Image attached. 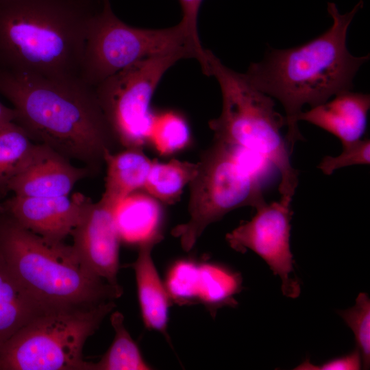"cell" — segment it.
<instances>
[{
  "label": "cell",
  "mask_w": 370,
  "mask_h": 370,
  "mask_svg": "<svg viewBox=\"0 0 370 370\" xmlns=\"http://www.w3.org/2000/svg\"><path fill=\"white\" fill-rule=\"evenodd\" d=\"M0 93L13 105L14 122L38 144L97 173L119 145L95 89L80 79L47 77L0 69Z\"/></svg>",
  "instance_id": "cell-1"
},
{
  "label": "cell",
  "mask_w": 370,
  "mask_h": 370,
  "mask_svg": "<svg viewBox=\"0 0 370 370\" xmlns=\"http://www.w3.org/2000/svg\"><path fill=\"white\" fill-rule=\"evenodd\" d=\"M338 314L354 334L356 348L359 350L362 367L370 366V299L367 293H360L354 306L339 310Z\"/></svg>",
  "instance_id": "cell-23"
},
{
  "label": "cell",
  "mask_w": 370,
  "mask_h": 370,
  "mask_svg": "<svg viewBox=\"0 0 370 370\" xmlns=\"http://www.w3.org/2000/svg\"><path fill=\"white\" fill-rule=\"evenodd\" d=\"M16 113L13 108H10L0 102V125L14 122Z\"/></svg>",
  "instance_id": "cell-27"
},
{
  "label": "cell",
  "mask_w": 370,
  "mask_h": 370,
  "mask_svg": "<svg viewBox=\"0 0 370 370\" xmlns=\"http://www.w3.org/2000/svg\"><path fill=\"white\" fill-rule=\"evenodd\" d=\"M292 199L281 196L278 201H264L255 208L252 218L227 234L225 240L237 252L249 249L258 255L273 274L280 278L283 295L296 298L300 294L301 284L294 273L290 245Z\"/></svg>",
  "instance_id": "cell-10"
},
{
  "label": "cell",
  "mask_w": 370,
  "mask_h": 370,
  "mask_svg": "<svg viewBox=\"0 0 370 370\" xmlns=\"http://www.w3.org/2000/svg\"><path fill=\"white\" fill-rule=\"evenodd\" d=\"M69 160L38 144L28 164L9 183L8 191L29 197L69 195L79 180L93 173L88 167L75 166Z\"/></svg>",
  "instance_id": "cell-13"
},
{
  "label": "cell",
  "mask_w": 370,
  "mask_h": 370,
  "mask_svg": "<svg viewBox=\"0 0 370 370\" xmlns=\"http://www.w3.org/2000/svg\"><path fill=\"white\" fill-rule=\"evenodd\" d=\"M38 143L15 122L0 125V193L8 191V186L34 154Z\"/></svg>",
  "instance_id": "cell-20"
},
{
  "label": "cell",
  "mask_w": 370,
  "mask_h": 370,
  "mask_svg": "<svg viewBox=\"0 0 370 370\" xmlns=\"http://www.w3.org/2000/svg\"><path fill=\"white\" fill-rule=\"evenodd\" d=\"M370 140L359 139L343 146L342 153L337 156H327L318 165L325 175H330L338 169L352 165H369L370 162Z\"/></svg>",
  "instance_id": "cell-24"
},
{
  "label": "cell",
  "mask_w": 370,
  "mask_h": 370,
  "mask_svg": "<svg viewBox=\"0 0 370 370\" xmlns=\"http://www.w3.org/2000/svg\"><path fill=\"white\" fill-rule=\"evenodd\" d=\"M362 367V358L359 350L356 347L349 354L337 357L316 365L306 360L295 369L299 370H358Z\"/></svg>",
  "instance_id": "cell-25"
},
{
  "label": "cell",
  "mask_w": 370,
  "mask_h": 370,
  "mask_svg": "<svg viewBox=\"0 0 370 370\" xmlns=\"http://www.w3.org/2000/svg\"><path fill=\"white\" fill-rule=\"evenodd\" d=\"M45 312L0 259V349L15 333Z\"/></svg>",
  "instance_id": "cell-17"
},
{
  "label": "cell",
  "mask_w": 370,
  "mask_h": 370,
  "mask_svg": "<svg viewBox=\"0 0 370 370\" xmlns=\"http://www.w3.org/2000/svg\"><path fill=\"white\" fill-rule=\"evenodd\" d=\"M115 306L40 314L1 347L0 370H90L83 348Z\"/></svg>",
  "instance_id": "cell-8"
},
{
  "label": "cell",
  "mask_w": 370,
  "mask_h": 370,
  "mask_svg": "<svg viewBox=\"0 0 370 370\" xmlns=\"http://www.w3.org/2000/svg\"><path fill=\"white\" fill-rule=\"evenodd\" d=\"M162 239L160 230L139 242L135 273L138 299L145 327L162 334L166 338L171 296L156 267L151 256L154 246Z\"/></svg>",
  "instance_id": "cell-15"
},
{
  "label": "cell",
  "mask_w": 370,
  "mask_h": 370,
  "mask_svg": "<svg viewBox=\"0 0 370 370\" xmlns=\"http://www.w3.org/2000/svg\"><path fill=\"white\" fill-rule=\"evenodd\" d=\"M362 6L360 0L351 11L341 14L334 3L328 2V12L333 21L328 29L299 46L269 47L262 60L251 63L245 73L258 90L282 105L287 127L285 139L291 153L295 143L304 140L297 121L302 108L316 106L352 90L357 71L369 60V54L354 56L347 47L348 28Z\"/></svg>",
  "instance_id": "cell-2"
},
{
  "label": "cell",
  "mask_w": 370,
  "mask_h": 370,
  "mask_svg": "<svg viewBox=\"0 0 370 370\" xmlns=\"http://www.w3.org/2000/svg\"><path fill=\"white\" fill-rule=\"evenodd\" d=\"M89 198L72 196H16L2 205L3 214L23 227L51 242H64L77 224Z\"/></svg>",
  "instance_id": "cell-12"
},
{
  "label": "cell",
  "mask_w": 370,
  "mask_h": 370,
  "mask_svg": "<svg viewBox=\"0 0 370 370\" xmlns=\"http://www.w3.org/2000/svg\"><path fill=\"white\" fill-rule=\"evenodd\" d=\"M114 210L101 199L93 202L89 198L71 234V245L90 272L114 288L123 290L117 278L121 237Z\"/></svg>",
  "instance_id": "cell-11"
},
{
  "label": "cell",
  "mask_w": 370,
  "mask_h": 370,
  "mask_svg": "<svg viewBox=\"0 0 370 370\" xmlns=\"http://www.w3.org/2000/svg\"><path fill=\"white\" fill-rule=\"evenodd\" d=\"M186 59L181 53L142 60L95 87L108 125L119 145L142 148L148 142L154 112L151 102L164 73Z\"/></svg>",
  "instance_id": "cell-9"
},
{
  "label": "cell",
  "mask_w": 370,
  "mask_h": 370,
  "mask_svg": "<svg viewBox=\"0 0 370 370\" xmlns=\"http://www.w3.org/2000/svg\"><path fill=\"white\" fill-rule=\"evenodd\" d=\"M103 0H0V69L80 79L91 19Z\"/></svg>",
  "instance_id": "cell-3"
},
{
  "label": "cell",
  "mask_w": 370,
  "mask_h": 370,
  "mask_svg": "<svg viewBox=\"0 0 370 370\" xmlns=\"http://www.w3.org/2000/svg\"><path fill=\"white\" fill-rule=\"evenodd\" d=\"M177 53L194 58L202 67L206 49L197 43L182 23L164 29L131 26L103 0L88 31L81 79L95 87L124 69L150 57Z\"/></svg>",
  "instance_id": "cell-6"
},
{
  "label": "cell",
  "mask_w": 370,
  "mask_h": 370,
  "mask_svg": "<svg viewBox=\"0 0 370 370\" xmlns=\"http://www.w3.org/2000/svg\"><path fill=\"white\" fill-rule=\"evenodd\" d=\"M251 156L214 141L202 151L198 171L189 183L188 220L177 225L172 235L190 251L206 228L228 212L265 201L259 175L245 158Z\"/></svg>",
  "instance_id": "cell-7"
},
{
  "label": "cell",
  "mask_w": 370,
  "mask_h": 370,
  "mask_svg": "<svg viewBox=\"0 0 370 370\" xmlns=\"http://www.w3.org/2000/svg\"><path fill=\"white\" fill-rule=\"evenodd\" d=\"M203 73L217 79L222 95L221 112L208 123L213 140L273 165L280 175L281 196L293 198L299 171L292 165L291 152L281 132L285 117L275 110L272 97L258 90L245 73L228 68L208 49Z\"/></svg>",
  "instance_id": "cell-5"
},
{
  "label": "cell",
  "mask_w": 370,
  "mask_h": 370,
  "mask_svg": "<svg viewBox=\"0 0 370 370\" xmlns=\"http://www.w3.org/2000/svg\"><path fill=\"white\" fill-rule=\"evenodd\" d=\"M199 164L173 159L168 162L153 160L143 190L166 204L176 201L198 171Z\"/></svg>",
  "instance_id": "cell-18"
},
{
  "label": "cell",
  "mask_w": 370,
  "mask_h": 370,
  "mask_svg": "<svg viewBox=\"0 0 370 370\" xmlns=\"http://www.w3.org/2000/svg\"><path fill=\"white\" fill-rule=\"evenodd\" d=\"M182 8L180 21L193 39L201 44L198 34V15L204 0H178Z\"/></svg>",
  "instance_id": "cell-26"
},
{
  "label": "cell",
  "mask_w": 370,
  "mask_h": 370,
  "mask_svg": "<svg viewBox=\"0 0 370 370\" xmlns=\"http://www.w3.org/2000/svg\"><path fill=\"white\" fill-rule=\"evenodd\" d=\"M0 259L47 311L92 308L123 294L90 272L71 245L47 241L4 214L0 219Z\"/></svg>",
  "instance_id": "cell-4"
},
{
  "label": "cell",
  "mask_w": 370,
  "mask_h": 370,
  "mask_svg": "<svg viewBox=\"0 0 370 370\" xmlns=\"http://www.w3.org/2000/svg\"><path fill=\"white\" fill-rule=\"evenodd\" d=\"M114 213L121 240L140 232L145 238L159 230V201L146 193L130 194L117 204Z\"/></svg>",
  "instance_id": "cell-19"
},
{
  "label": "cell",
  "mask_w": 370,
  "mask_h": 370,
  "mask_svg": "<svg viewBox=\"0 0 370 370\" xmlns=\"http://www.w3.org/2000/svg\"><path fill=\"white\" fill-rule=\"evenodd\" d=\"M152 162L142 148L106 153L105 189L100 199L115 208L124 198L143 190Z\"/></svg>",
  "instance_id": "cell-16"
},
{
  "label": "cell",
  "mask_w": 370,
  "mask_h": 370,
  "mask_svg": "<svg viewBox=\"0 0 370 370\" xmlns=\"http://www.w3.org/2000/svg\"><path fill=\"white\" fill-rule=\"evenodd\" d=\"M191 133L186 119L175 110L155 112L148 142L161 155H169L185 147Z\"/></svg>",
  "instance_id": "cell-22"
},
{
  "label": "cell",
  "mask_w": 370,
  "mask_h": 370,
  "mask_svg": "<svg viewBox=\"0 0 370 370\" xmlns=\"http://www.w3.org/2000/svg\"><path fill=\"white\" fill-rule=\"evenodd\" d=\"M370 108L369 94L343 91L329 101L301 111L298 122L304 121L337 137L343 146L361 138Z\"/></svg>",
  "instance_id": "cell-14"
},
{
  "label": "cell",
  "mask_w": 370,
  "mask_h": 370,
  "mask_svg": "<svg viewBox=\"0 0 370 370\" xmlns=\"http://www.w3.org/2000/svg\"><path fill=\"white\" fill-rule=\"evenodd\" d=\"M114 331L113 341L97 362H90V370H149L138 346L124 325V317L115 311L110 316Z\"/></svg>",
  "instance_id": "cell-21"
}]
</instances>
